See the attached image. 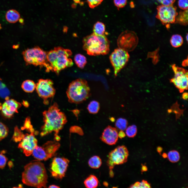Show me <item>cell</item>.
<instances>
[{
    "instance_id": "cell-1",
    "label": "cell",
    "mask_w": 188,
    "mask_h": 188,
    "mask_svg": "<svg viewBox=\"0 0 188 188\" xmlns=\"http://www.w3.org/2000/svg\"><path fill=\"white\" fill-rule=\"evenodd\" d=\"M44 124L40 129V135L43 137L52 132H55V139L58 141L60 138L58 136L67 122L66 116L60 111L56 103H54L43 113Z\"/></svg>"
},
{
    "instance_id": "cell-2",
    "label": "cell",
    "mask_w": 188,
    "mask_h": 188,
    "mask_svg": "<svg viewBox=\"0 0 188 188\" xmlns=\"http://www.w3.org/2000/svg\"><path fill=\"white\" fill-rule=\"evenodd\" d=\"M22 180L25 185L37 188L46 187L48 175L44 164L34 161L26 164L22 174Z\"/></svg>"
},
{
    "instance_id": "cell-3",
    "label": "cell",
    "mask_w": 188,
    "mask_h": 188,
    "mask_svg": "<svg viewBox=\"0 0 188 188\" xmlns=\"http://www.w3.org/2000/svg\"><path fill=\"white\" fill-rule=\"evenodd\" d=\"M71 51L61 47H57L47 52V60L51 66L52 71L58 74L62 70L73 65L70 58Z\"/></svg>"
},
{
    "instance_id": "cell-4",
    "label": "cell",
    "mask_w": 188,
    "mask_h": 188,
    "mask_svg": "<svg viewBox=\"0 0 188 188\" xmlns=\"http://www.w3.org/2000/svg\"><path fill=\"white\" fill-rule=\"evenodd\" d=\"M83 48L89 55L96 56L107 54L110 51L109 41L104 35L93 33L83 38Z\"/></svg>"
},
{
    "instance_id": "cell-5",
    "label": "cell",
    "mask_w": 188,
    "mask_h": 188,
    "mask_svg": "<svg viewBox=\"0 0 188 188\" xmlns=\"http://www.w3.org/2000/svg\"><path fill=\"white\" fill-rule=\"evenodd\" d=\"M66 94L69 102L79 104L86 100L90 96V89L87 81L79 78L69 84Z\"/></svg>"
},
{
    "instance_id": "cell-6",
    "label": "cell",
    "mask_w": 188,
    "mask_h": 188,
    "mask_svg": "<svg viewBox=\"0 0 188 188\" xmlns=\"http://www.w3.org/2000/svg\"><path fill=\"white\" fill-rule=\"evenodd\" d=\"M24 59L27 65L44 67L46 72L52 71V69L47 58V52L38 46L27 49L22 52Z\"/></svg>"
},
{
    "instance_id": "cell-7",
    "label": "cell",
    "mask_w": 188,
    "mask_h": 188,
    "mask_svg": "<svg viewBox=\"0 0 188 188\" xmlns=\"http://www.w3.org/2000/svg\"><path fill=\"white\" fill-rule=\"evenodd\" d=\"M60 146V143L53 141H49L42 146L37 145L32 154L38 160L46 161L53 156Z\"/></svg>"
},
{
    "instance_id": "cell-8",
    "label": "cell",
    "mask_w": 188,
    "mask_h": 188,
    "mask_svg": "<svg viewBox=\"0 0 188 188\" xmlns=\"http://www.w3.org/2000/svg\"><path fill=\"white\" fill-rule=\"evenodd\" d=\"M128 152L126 146H119L110 152L107 161V165L110 170L112 169L116 165L123 164L127 161Z\"/></svg>"
},
{
    "instance_id": "cell-9",
    "label": "cell",
    "mask_w": 188,
    "mask_h": 188,
    "mask_svg": "<svg viewBox=\"0 0 188 188\" xmlns=\"http://www.w3.org/2000/svg\"><path fill=\"white\" fill-rule=\"evenodd\" d=\"M129 58L128 51L119 48L115 49L111 53L109 59L113 68L115 76L125 66Z\"/></svg>"
},
{
    "instance_id": "cell-10",
    "label": "cell",
    "mask_w": 188,
    "mask_h": 188,
    "mask_svg": "<svg viewBox=\"0 0 188 188\" xmlns=\"http://www.w3.org/2000/svg\"><path fill=\"white\" fill-rule=\"evenodd\" d=\"M156 17L167 28L170 24L175 23L176 17L178 14L177 8L173 5L166 6L161 5L158 6Z\"/></svg>"
},
{
    "instance_id": "cell-11",
    "label": "cell",
    "mask_w": 188,
    "mask_h": 188,
    "mask_svg": "<svg viewBox=\"0 0 188 188\" xmlns=\"http://www.w3.org/2000/svg\"><path fill=\"white\" fill-rule=\"evenodd\" d=\"M36 89L38 95L43 99L45 104H48V99L52 98L56 92L53 82L49 79H39L36 84Z\"/></svg>"
},
{
    "instance_id": "cell-12",
    "label": "cell",
    "mask_w": 188,
    "mask_h": 188,
    "mask_svg": "<svg viewBox=\"0 0 188 188\" xmlns=\"http://www.w3.org/2000/svg\"><path fill=\"white\" fill-rule=\"evenodd\" d=\"M174 73V77L171 79L170 81L173 83L180 92H183L187 89L188 72L187 70L177 66L175 64L172 65Z\"/></svg>"
},
{
    "instance_id": "cell-13",
    "label": "cell",
    "mask_w": 188,
    "mask_h": 188,
    "mask_svg": "<svg viewBox=\"0 0 188 188\" xmlns=\"http://www.w3.org/2000/svg\"><path fill=\"white\" fill-rule=\"evenodd\" d=\"M137 38L133 32L127 30L122 32L117 40L119 48L127 51L133 50L137 44Z\"/></svg>"
},
{
    "instance_id": "cell-14",
    "label": "cell",
    "mask_w": 188,
    "mask_h": 188,
    "mask_svg": "<svg viewBox=\"0 0 188 188\" xmlns=\"http://www.w3.org/2000/svg\"><path fill=\"white\" fill-rule=\"evenodd\" d=\"M69 161L64 157H55L50 165V172L54 177L61 179L65 176Z\"/></svg>"
},
{
    "instance_id": "cell-15",
    "label": "cell",
    "mask_w": 188,
    "mask_h": 188,
    "mask_svg": "<svg viewBox=\"0 0 188 188\" xmlns=\"http://www.w3.org/2000/svg\"><path fill=\"white\" fill-rule=\"evenodd\" d=\"M34 132L33 131L31 132L30 134H24L18 146V148L22 150L23 153L27 156L32 154L33 150L37 145V140L35 137Z\"/></svg>"
},
{
    "instance_id": "cell-16",
    "label": "cell",
    "mask_w": 188,
    "mask_h": 188,
    "mask_svg": "<svg viewBox=\"0 0 188 188\" xmlns=\"http://www.w3.org/2000/svg\"><path fill=\"white\" fill-rule=\"evenodd\" d=\"M20 103L13 99H9L6 101L0 107V109L2 115L5 117L10 118L16 113H17L18 109L21 107Z\"/></svg>"
},
{
    "instance_id": "cell-17",
    "label": "cell",
    "mask_w": 188,
    "mask_h": 188,
    "mask_svg": "<svg viewBox=\"0 0 188 188\" xmlns=\"http://www.w3.org/2000/svg\"><path fill=\"white\" fill-rule=\"evenodd\" d=\"M118 132L116 128L108 126L104 130L100 139L102 142L109 145H114L118 140Z\"/></svg>"
},
{
    "instance_id": "cell-18",
    "label": "cell",
    "mask_w": 188,
    "mask_h": 188,
    "mask_svg": "<svg viewBox=\"0 0 188 188\" xmlns=\"http://www.w3.org/2000/svg\"><path fill=\"white\" fill-rule=\"evenodd\" d=\"M99 181L97 178L93 175H91L84 181V184L87 188L97 187L99 184Z\"/></svg>"
},
{
    "instance_id": "cell-19",
    "label": "cell",
    "mask_w": 188,
    "mask_h": 188,
    "mask_svg": "<svg viewBox=\"0 0 188 188\" xmlns=\"http://www.w3.org/2000/svg\"><path fill=\"white\" fill-rule=\"evenodd\" d=\"M184 25L188 24V9L180 11L176 17L175 23Z\"/></svg>"
},
{
    "instance_id": "cell-20",
    "label": "cell",
    "mask_w": 188,
    "mask_h": 188,
    "mask_svg": "<svg viewBox=\"0 0 188 188\" xmlns=\"http://www.w3.org/2000/svg\"><path fill=\"white\" fill-rule=\"evenodd\" d=\"M5 16L7 20L9 22L14 23L19 20L20 18V15L16 10L11 9L7 11Z\"/></svg>"
},
{
    "instance_id": "cell-21",
    "label": "cell",
    "mask_w": 188,
    "mask_h": 188,
    "mask_svg": "<svg viewBox=\"0 0 188 188\" xmlns=\"http://www.w3.org/2000/svg\"><path fill=\"white\" fill-rule=\"evenodd\" d=\"M21 86L22 89L25 92L31 93L36 89V84L32 80H27L23 82Z\"/></svg>"
},
{
    "instance_id": "cell-22",
    "label": "cell",
    "mask_w": 188,
    "mask_h": 188,
    "mask_svg": "<svg viewBox=\"0 0 188 188\" xmlns=\"http://www.w3.org/2000/svg\"><path fill=\"white\" fill-rule=\"evenodd\" d=\"M88 164L89 166L91 168L98 169L101 165L102 161L99 156L95 155L89 159L88 161Z\"/></svg>"
},
{
    "instance_id": "cell-23",
    "label": "cell",
    "mask_w": 188,
    "mask_h": 188,
    "mask_svg": "<svg viewBox=\"0 0 188 188\" xmlns=\"http://www.w3.org/2000/svg\"><path fill=\"white\" fill-rule=\"evenodd\" d=\"M105 28V26L104 24L99 21H97L93 25V33L97 35H104Z\"/></svg>"
},
{
    "instance_id": "cell-24",
    "label": "cell",
    "mask_w": 188,
    "mask_h": 188,
    "mask_svg": "<svg viewBox=\"0 0 188 188\" xmlns=\"http://www.w3.org/2000/svg\"><path fill=\"white\" fill-rule=\"evenodd\" d=\"M74 60L77 66L81 69H83L84 68L87 62L86 57L80 54H78L75 55Z\"/></svg>"
},
{
    "instance_id": "cell-25",
    "label": "cell",
    "mask_w": 188,
    "mask_h": 188,
    "mask_svg": "<svg viewBox=\"0 0 188 188\" xmlns=\"http://www.w3.org/2000/svg\"><path fill=\"white\" fill-rule=\"evenodd\" d=\"M170 42L172 46L178 48L181 46L183 42V39L181 36L178 34L173 35L170 39Z\"/></svg>"
},
{
    "instance_id": "cell-26",
    "label": "cell",
    "mask_w": 188,
    "mask_h": 188,
    "mask_svg": "<svg viewBox=\"0 0 188 188\" xmlns=\"http://www.w3.org/2000/svg\"><path fill=\"white\" fill-rule=\"evenodd\" d=\"M100 108L99 103L95 101H92L89 103L87 109L89 112L91 114H96Z\"/></svg>"
},
{
    "instance_id": "cell-27",
    "label": "cell",
    "mask_w": 188,
    "mask_h": 188,
    "mask_svg": "<svg viewBox=\"0 0 188 188\" xmlns=\"http://www.w3.org/2000/svg\"><path fill=\"white\" fill-rule=\"evenodd\" d=\"M128 124V121L126 119L120 118L116 120L115 125L117 130L123 131L126 129Z\"/></svg>"
},
{
    "instance_id": "cell-28",
    "label": "cell",
    "mask_w": 188,
    "mask_h": 188,
    "mask_svg": "<svg viewBox=\"0 0 188 188\" xmlns=\"http://www.w3.org/2000/svg\"><path fill=\"white\" fill-rule=\"evenodd\" d=\"M167 157L170 161L172 162H176L179 160L180 156L178 151L176 150H172L168 152Z\"/></svg>"
},
{
    "instance_id": "cell-29",
    "label": "cell",
    "mask_w": 188,
    "mask_h": 188,
    "mask_svg": "<svg viewBox=\"0 0 188 188\" xmlns=\"http://www.w3.org/2000/svg\"><path fill=\"white\" fill-rule=\"evenodd\" d=\"M125 130L126 134L129 137L132 138L134 137L137 133V127L134 125L129 126L127 127Z\"/></svg>"
},
{
    "instance_id": "cell-30",
    "label": "cell",
    "mask_w": 188,
    "mask_h": 188,
    "mask_svg": "<svg viewBox=\"0 0 188 188\" xmlns=\"http://www.w3.org/2000/svg\"><path fill=\"white\" fill-rule=\"evenodd\" d=\"M8 132L9 130L8 127L4 124L0 122V141L7 136Z\"/></svg>"
},
{
    "instance_id": "cell-31",
    "label": "cell",
    "mask_w": 188,
    "mask_h": 188,
    "mask_svg": "<svg viewBox=\"0 0 188 188\" xmlns=\"http://www.w3.org/2000/svg\"><path fill=\"white\" fill-rule=\"evenodd\" d=\"M10 94L8 89L5 86L0 89V97L7 100L9 99Z\"/></svg>"
},
{
    "instance_id": "cell-32",
    "label": "cell",
    "mask_w": 188,
    "mask_h": 188,
    "mask_svg": "<svg viewBox=\"0 0 188 188\" xmlns=\"http://www.w3.org/2000/svg\"><path fill=\"white\" fill-rule=\"evenodd\" d=\"M104 0H87L89 7L93 8L100 5Z\"/></svg>"
},
{
    "instance_id": "cell-33",
    "label": "cell",
    "mask_w": 188,
    "mask_h": 188,
    "mask_svg": "<svg viewBox=\"0 0 188 188\" xmlns=\"http://www.w3.org/2000/svg\"><path fill=\"white\" fill-rule=\"evenodd\" d=\"M115 5L119 8L124 7L126 5L127 0H114Z\"/></svg>"
},
{
    "instance_id": "cell-34",
    "label": "cell",
    "mask_w": 188,
    "mask_h": 188,
    "mask_svg": "<svg viewBox=\"0 0 188 188\" xmlns=\"http://www.w3.org/2000/svg\"><path fill=\"white\" fill-rule=\"evenodd\" d=\"M179 7L183 10L188 9V0H179L178 2Z\"/></svg>"
},
{
    "instance_id": "cell-35",
    "label": "cell",
    "mask_w": 188,
    "mask_h": 188,
    "mask_svg": "<svg viewBox=\"0 0 188 188\" xmlns=\"http://www.w3.org/2000/svg\"><path fill=\"white\" fill-rule=\"evenodd\" d=\"M8 159L3 154V152L0 154V168H3L5 166Z\"/></svg>"
},
{
    "instance_id": "cell-36",
    "label": "cell",
    "mask_w": 188,
    "mask_h": 188,
    "mask_svg": "<svg viewBox=\"0 0 188 188\" xmlns=\"http://www.w3.org/2000/svg\"><path fill=\"white\" fill-rule=\"evenodd\" d=\"M162 5L169 6L173 5L175 0H156Z\"/></svg>"
},
{
    "instance_id": "cell-37",
    "label": "cell",
    "mask_w": 188,
    "mask_h": 188,
    "mask_svg": "<svg viewBox=\"0 0 188 188\" xmlns=\"http://www.w3.org/2000/svg\"><path fill=\"white\" fill-rule=\"evenodd\" d=\"M150 185L147 181L143 180L139 182V188H149L150 187Z\"/></svg>"
},
{
    "instance_id": "cell-38",
    "label": "cell",
    "mask_w": 188,
    "mask_h": 188,
    "mask_svg": "<svg viewBox=\"0 0 188 188\" xmlns=\"http://www.w3.org/2000/svg\"><path fill=\"white\" fill-rule=\"evenodd\" d=\"M125 136V134L123 131L120 130L119 132H118V137H119L120 139L124 137Z\"/></svg>"
},
{
    "instance_id": "cell-39",
    "label": "cell",
    "mask_w": 188,
    "mask_h": 188,
    "mask_svg": "<svg viewBox=\"0 0 188 188\" xmlns=\"http://www.w3.org/2000/svg\"><path fill=\"white\" fill-rule=\"evenodd\" d=\"M183 98L185 99L186 100L188 98V93L187 92L184 93L182 95Z\"/></svg>"
},
{
    "instance_id": "cell-40",
    "label": "cell",
    "mask_w": 188,
    "mask_h": 188,
    "mask_svg": "<svg viewBox=\"0 0 188 188\" xmlns=\"http://www.w3.org/2000/svg\"><path fill=\"white\" fill-rule=\"evenodd\" d=\"M182 65L183 66H186L188 65V60L187 59L186 60H184L182 62Z\"/></svg>"
},
{
    "instance_id": "cell-41",
    "label": "cell",
    "mask_w": 188,
    "mask_h": 188,
    "mask_svg": "<svg viewBox=\"0 0 188 188\" xmlns=\"http://www.w3.org/2000/svg\"><path fill=\"white\" fill-rule=\"evenodd\" d=\"M5 86H6L5 84L3 83L0 79V89Z\"/></svg>"
},
{
    "instance_id": "cell-42",
    "label": "cell",
    "mask_w": 188,
    "mask_h": 188,
    "mask_svg": "<svg viewBox=\"0 0 188 188\" xmlns=\"http://www.w3.org/2000/svg\"><path fill=\"white\" fill-rule=\"evenodd\" d=\"M147 170V167L145 165H143L142 167V172L146 171Z\"/></svg>"
},
{
    "instance_id": "cell-43",
    "label": "cell",
    "mask_w": 188,
    "mask_h": 188,
    "mask_svg": "<svg viewBox=\"0 0 188 188\" xmlns=\"http://www.w3.org/2000/svg\"><path fill=\"white\" fill-rule=\"evenodd\" d=\"M162 150V148L160 146L158 147L157 148V150L158 152L160 153L161 152Z\"/></svg>"
},
{
    "instance_id": "cell-44",
    "label": "cell",
    "mask_w": 188,
    "mask_h": 188,
    "mask_svg": "<svg viewBox=\"0 0 188 188\" xmlns=\"http://www.w3.org/2000/svg\"><path fill=\"white\" fill-rule=\"evenodd\" d=\"M60 187L57 185H52L49 186V188H60Z\"/></svg>"
},
{
    "instance_id": "cell-45",
    "label": "cell",
    "mask_w": 188,
    "mask_h": 188,
    "mask_svg": "<svg viewBox=\"0 0 188 188\" xmlns=\"http://www.w3.org/2000/svg\"><path fill=\"white\" fill-rule=\"evenodd\" d=\"M162 157L164 158L167 157V155L165 153H163L162 155Z\"/></svg>"
},
{
    "instance_id": "cell-46",
    "label": "cell",
    "mask_w": 188,
    "mask_h": 188,
    "mask_svg": "<svg viewBox=\"0 0 188 188\" xmlns=\"http://www.w3.org/2000/svg\"><path fill=\"white\" fill-rule=\"evenodd\" d=\"M74 2L76 3H78L80 2V0H73Z\"/></svg>"
},
{
    "instance_id": "cell-47",
    "label": "cell",
    "mask_w": 188,
    "mask_h": 188,
    "mask_svg": "<svg viewBox=\"0 0 188 188\" xmlns=\"http://www.w3.org/2000/svg\"><path fill=\"white\" fill-rule=\"evenodd\" d=\"M19 20L21 23H23L24 21L23 19H19Z\"/></svg>"
},
{
    "instance_id": "cell-48",
    "label": "cell",
    "mask_w": 188,
    "mask_h": 188,
    "mask_svg": "<svg viewBox=\"0 0 188 188\" xmlns=\"http://www.w3.org/2000/svg\"><path fill=\"white\" fill-rule=\"evenodd\" d=\"M186 40L187 41V40H188V34H187V35L186 36Z\"/></svg>"
}]
</instances>
